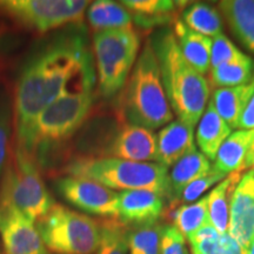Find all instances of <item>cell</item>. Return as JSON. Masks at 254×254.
Wrapping results in <instances>:
<instances>
[{
    "instance_id": "29",
    "label": "cell",
    "mask_w": 254,
    "mask_h": 254,
    "mask_svg": "<svg viewBox=\"0 0 254 254\" xmlns=\"http://www.w3.org/2000/svg\"><path fill=\"white\" fill-rule=\"evenodd\" d=\"M99 225L100 241L95 254H129L126 225L117 218H105Z\"/></svg>"
},
{
    "instance_id": "11",
    "label": "cell",
    "mask_w": 254,
    "mask_h": 254,
    "mask_svg": "<svg viewBox=\"0 0 254 254\" xmlns=\"http://www.w3.org/2000/svg\"><path fill=\"white\" fill-rule=\"evenodd\" d=\"M0 238L4 254H49L34 221L9 206L0 205Z\"/></svg>"
},
{
    "instance_id": "7",
    "label": "cell",
    "mask_w": 254,
    "mask_h": 254,
    "mask_svg": "<svg viewBox=\"0 0 254 254\" xmlns=\"http://www.w3.org/2000/svg\"><path fill=\"white\" fill-rule=\"evenodd\" d=\"M140 37L133 27L93 34V57L98 91L111 98L125 86L140 50Z\"/></svg>"
},
{
    "instance_id": "9",
    "label": "cell",
    "mask_w": 254,
    "mask_h": 254,
    "mask_svg": "<svg viewBox=\"0 0 254 254\" xmlns=\"http://www.w3.org/2000/svg\"><path fill=\"white\" fill-rule=\"evenodd\" d=\"M90 4L82 0H0V15L26 30L46 33L80 24Z\"/></svg>"
},
{
    "instance_id": "32",
    "label": "cell",
    "mask_w": 254,
    "mask_h": 254,
    "mask_svg": "<svg viewBox=\"0 0 254 254\" xmlns=\"http://www.w3.org/2000/svg\"><path fill=\"white\" fill-rule=\"evenodd\" d=\"M227 176H225L224 173L219 172L218 170L212 166L211 170L208 171L205 176L200 177L199 179H196L195 182L190 184L185 190H183L182 195H180L179 202H184V204H192L195 202L196 200L200 199L204 193L208 189H211L212 186L217 185L218 183L222 182Z\"/></svg>"
},
{
    "instance_id": "24",
    "label": "cell",
    "mask_w": 254,
    "mask_h": 254,
    "mask_svg": "<svg viewBox=\"0 0 254 254\" xmlns=\"http://www.w3.org/2000/svg\"><path fill=\"white\" fill-rule=\"evenodd\" d=\"M187 240L192 254H246L228 232L219 233L211 224L200 228Z\"/></svg>"
},
{
    "instance_id": "34",
    "label": "cell",
    "mask_w": 254,
    "mask_h": 254,
    "mask_svg": "<svg viewBox=\"0 0 254 254\" xmlns=\"http://www.w3.org/2000/svg\"><path fill=\"white\" fill-rule=\"evenodd\" d=\"M160 254H189L186 238L173 225H166L163 228Z\"/></svg>"
},
{
    "instance_id": "5",
    "label": "cell",
    "mask_w": 254,
    "mask_h": 254,
    "mask_svg": "<svg viewBox=\"0 0 254 254\" xmlns=\"http://www.w3.org/2000/svg\"><path fill=\"white\" fill-rule=\"evenodd\" d=\"M66 176L85 178L110 190H146L168 194V167L159 163H136L107 157L79 158L64 168Z\"/></svg>"
},
{
    "instance_id": "16",
    "label": "cell",
    "mask_w": 254,
    "mask_h": 254,
    "mask_svg": "<svg viewBox=\"0 0 254 254\" xmlns=\"http://www.w3.org/2000/svg\"><path fill=\"white\" fill-rule=\"evenodd\" d=\"M211 168V160L196 150V147L171 166V171H168L167 198L170 199L172 206H176L179 202L183 190L190 184L205 176Z\"/></svg>"
},
{
    "instance_id": "17",
    "label": "cell",
    "mask_w": 254,
    "mask_h": 254,
    "mask_svg": "<svg viewBox=\"0 0 254 254\" xmlns=\"http://www.w3.org/2000/svg\"><path fill=\"white\" fill-rule=\"evenodd\" d=\"M254 139V129H237L222 142L213 160V166L225 176L245 171L247 154Z\"/></svg>"
},
{
    "instance_id": "14",
    "label": "cell",
    "mask_w": 254,
    "mask_h": 254,
    "mask_svg": "<svg viewBox=\"0 0 254 254\" xmlns=\"http://www.w3.org/2000/svg\"><path fill=\"white\" fill-rule=\"evenodd\" d=\"M164 212V195L152 190H132L118 193L117 219L128 228L158 222Z\"/></svg>"
},
{
    "instance_id": "15",
    "label": "cell",
    "mask_w": 254,
    "mask_h": 254,
    "mask_svg": "<svg viewBox=\"0 0 254 254\" xmlns=\"http://www.w3.org/2000/svg\"><path fill=\"white\" fill-rule=\"evenodd\" d=\"M194 148V127L172 120L157 134V163L171 167Z\"/></svg>"
},
{
    "instance_id": "13",
    "label": "cell",
    "mask_w": 254,
    "mask_h": 254,
    "mask_svg": "<svg viewBox=\"0 0 254 254\" xmlns=\"http://www.w3.org/2000/svg\"><path fill=\"white\" fill-rule=\"evenodd\" d=\"M228 233L247 252L254 237V174H243L232 194Z\"/></svg>"
},
{
    "instance_id": "35",
    "label": "cell",
    "mask_w": 254,
    "mask_h": 254,
    "mask_svg": "<svg viewBox=\"0 0 254 254\" xmlns=\"http://www.w3.org/2000/svg\"><path fill=\"white\" fill-rule=\"evenodd\" d=\"M239 129H254V94L251 98L249 104L244 110L243 114H241L240 120H239Z\"/></svg>"
},
{
    "instance_id": "10",
    "label": "cell",
    "mask_w": 254,
    "mask_h": 254,
    "mask_svg": "<svg viewBox=\"0 0 254 254\" xmlns=\"http://www.w3.org/2000/svg\"><path fill=\"white\" fill-rule=\"evenodd\" d=\"M53 186L65 201L85 213L103 218L118 215V193L99 183L65 176L55 180Z\"/></svg>"
},
{
    "instance_id": "2",
    "label": "cell",
    "mask_w": 254,
    "mask_h": 254,
    "mask_svg": "<svg viewBox=\"0 0 254 254\" xmlns=\"http://www.w3.org/2000/svg\"><path fill=\"white\" fill-rule=\"evenodd\" d=\"M95 79L93 65L82 69L17 139L15 145L24 148L36 163H39L51 148L71 138L91 112Z\"/></svg>"
},
{
    "instance_id": "28",
    "label": "cell",
    "mask_w": 254,
    "mask_h": 254,
    "mask_svg": "<svg viewBox=\"0 0 254 254\" xmlns=\"http://www.w3.org/2000/svg\"><path fill=\"white\" fill-rule=\"evenodd\" d=\"M171 219L173 226L183 234L186 239L209 224L208 218V196H202L195 202L178 206L171 209Z\"/></svg>"
},
{
    "instance_id": "25",
    "label": "cell",
    "mask_w": 254,
    "mask_h": 254,
    "mask_svg": "<svg viewBox=\"0 0 254 254\" xmlns=\"http://www.w3.org/2000/svg\"><path fill=\"white\" fill-rule=\"evenodd\" d=\"M122 4L131 13L132 20L141 27L170 21L176 15L178 6V2L168 0H125Z\"/></svg>"
},
{
    "instance_id": "4",
    "label": "cell",
    "mask_w": 254,
    "mask_h": 254,
    "mask_svg": "<svg viewBox=\"0 0 254 254\" xmlns=\"http://www.w3.org/2000/svg\"><path fill=\"white\" fill-rule=\"evenodd\" d=\"M120 113L125 124L157 129L173 120V111L161 80L158 58L147 40L123 88Z\"/></svg>"
},
{
    "instance_id": "21",
    "label": "cell",
    "mask_w": 254,
    "mask_h": 254,
    "mask_svg": "<svg viewBox=\"0 0 254 254\" xmlns=\"http://www.w3.org/2000/svg\"><path fill=\"white\" fill-rule=\"evenodd\" d=\"M218 8L238 39L254 53V0H224Z\"/></svg>"
},
{
    "instance_id": "20",
    "label": "cell",
    "mask_w": 254,
    "mask_h": 254,
    "mask_svg": "<svg viewBox=\"0 0 254 254\" xmlns=\"http://www.w3.org/2000/svg\"><path fill=\"white\" fill-rule=\"evenodd\" d=\"M254 94V75L250 81L234 87H222L213 90L211 101L219 116L231 128H238L244 110Z\"/></svg>"
},
{
    "instance_id": "1",
    "label": "cell",
    "mask_w": 254,
    "mask_h": 254,
    "mask_svg": "<svg viewBox=\"0 0 254 254\" xmlns=\"http://www.w3.org/2000/svg\"><path fill=\"white\" fill-rule=\"evenodd\" d=\"M90 65H93L92 55L78 32L60 34L33 53L21 69L14 88L15 139L20 138L73 78Z\"/></svg>"
},
{
    "instance_id": "38",
    "label": "cell",
    "mask_w": 254,
    "mask_h": 254,
    "mask_svg": "<svg viewBox=\"0 0 254 254\" xmlns=\"http://www.w3.org/2000/svg\"><path fill=\"white\" fill-rule=\"evenodd\" d=\"M251 171H252V173H253V174H254V166H253V167H252V170H251Z\"/></svg>"
},
{
    "instance_id": "19",
    "label": "cell",
    "mask_w": 254,
    "mask_h": 254,
    "mask_svg": "<svg viewBox=\"0 0 254 254\" xmlns=\"http://www.w3.org/2000/svg\"><path fill=\"white\" fill-rule=\"evenodd\" d=\"M173 34L187 62L202 75L207 74L211 68V38L190 30L182 20L174 21Z\"/></svg>"
},
{
    "instance_id": "18",
    "label": "cell",
    "mask_w": 254,
    "mask_h": 254,
    "mask_svg": "<svg viewBox=\"0 0 254 254\" xmlns=\"http://www.w3.org/2000/svg\"><path fill=\"white\" fill-rule=\"evenodd\" d=\"M231 133V126L219 116L209 99L207 107L196 125L195 140L200 152L209 160H214L218 150Z\"/></svg>"
},
{
    "instance_id": "31",
    "label": "cell",
    "mask_w": 254,
    "mask_h": 254,
    "mask_svg": "<svg viewBox=\"0 0 254 254\" xmlns=\"http://www.w3.org/2000/svg\"><path fill=\"white\" fill-rule=\"evenodd\" d=\"M13 124V104L7 93L0 91V183L9 158V139Z\"/></svg>"
},
{
    "instance_id": "3",
    "label": "cell",
    "mask_w": 254,
    "mask_h": 254,
    "mask_svg": "<svg viewBox=\"0 0 254 254\" xmlns=\"http://www.w3.org/2000/svg\"><path fill=\"white\" fill-rule=\"evenodd\" d=\"M151 43L171 109L180 122L195 127L209 101L208 79L185 59L173 32L158 33Z\"/></svg>"
},
{
    "instance_id": "37",
    "label": "cell",
    "mask_w": 254,
    "mask_h": 254,
    "mask_svg": "<svg viewBox=\"0 0 254 254\" xmlns=\"http://www.w3.org/2000/svg\"><path fill=\"white\" fill-rule=\"evenodd\" d=\"M246 254H254V237H253L252 241H251V245L249 247V250H247Z\"/></svg>"
},
{
    "instance_id": "30",
    "label": "cell",
    "mask_w": 254,
    "mask_h": 254,
    "mask_svg": "<svg viewBox=\"0 0 254 254\" xmlns=\"http://www.w3.org/2000/svg\"><path fill=\"white\" fill-rule=\"evenodd\" d=\"M163 228L159 221L128 228L127 243L129 254H160Z\"/></svg>"
},
{
    "instance_id": "27",
    "label": "cell",
    "mask_w": 254,
    "mask_h": 254,
    "mask_svg": "<svg viewBox=\"0 0 254 254\" xmlns=\"http://www.w3.org/2000/svg\"><path fill=\"white\" fill-rule=\"evenodd\" d=\"M182 18L187 27L211 39L222 34L224 23L221 13L213 6L195 2L183 12Z\"/></svg>"
},
{
    "instance_id": "12",
    "label": "cell",
    "mask_w": 254,
    "mask_h": 254,
    "mask_svg": "<svg viewBox=\"0 0 254 254\" xmlns=\"http://www.w3.org/2000/svg\"><path fill=\"white\" fill-rule=\"evenodd\" d=\"M101 157L136 163L157 161V135L151 129L124 123L105 146Z\"/></svg>"
},
{
    "instance_id": "36",
    "label": "cell",
    "mask_w": 254,
    "mask_h": 254,
    "mask_svg": "<svg viewBox=\"0 0 254 254\" xmlns=\"http://www.w3.org/2000/svg\"><path fill=\"white\" fill-rule=\"evenodd\" d=\"M254 166V139L252 141V145H251V148L249 151V154H247L246 163H245V170L247 168H252Z\"/></svg>"
},
{
    "instance_id": "6",
    "label": "cell",
    "mask_w": 254,
    "mask_h": 254,
    "mask_svg": "<svg viewBox=\"0 0 254 254\" xmlns=\"http://www.w3.org/2000/svg\"><path fill=\"white\" fill-rule=\"evenodd\" d=\"M55 204L34 159L15 145L0 183V205L13 207L38 221Z\"/></svg>"
},
{
    "instance_id": "23",
    "label": "cell",
    "mask_w": 254,
    "mask_h": 254,
    "mask_svg": "<svg viewBox=\"0 0 254 254\" xmlns=\"http://www.w3.org/2000/svg\"><path fill=\"white\" fill-rule=\"evenodd\" d=\"M241 177H243V172L228 174L207 195L209 224L219 233H226L228 230L232 194H233V190H236Z\"/></svg>"
},
{
    "instance_id": "22",
    "label": "cell",
    "mask_w": 254,
    "mask_h": 254,
    "mask_svg": "<svg viewBox=\"0 0 254 254\" xmlns=\"http://www.w3.org/2000/svg\"><path fill=\"white\" fill-rule=\"evenodd\" d=\"M86 17L94 33L132 26V15L122 2L97 0L87 7Z\"/></svg>"
},
{
    "instance_id": "8",
    "label": "cell",
    "mask_w": 254,
    "mask_h": 254,
    "mask_svg": "<svg viewBox=\"0 0 254 254\" xmlns=\"http://www.w3.org/2000/svg\"><path fill=\"white\" fill-rule=\"evenodd\" d=\"M37 230L56 254H95L99 246V221L59 204L37 221Z\"/></svg>"
},
{
    "instance_id": "26",
    "label": "cell",
    "mask_w": 254,
    "mask_h": 254,
    "mask_svg": "<svg viewBox=\"0 0 254 254\" xmlns=\"http://www.w3.org/2000/svg\"><path fill=\"white\" fill-rule=\"evenodd\" d=\"M254 75V60L245 55L234 62L222 64L211 68L208 72V82L211 88L234 87L250 81Z\"/></svg>"
},
{
    "instance_id": "33",
    "label": "cell",
    "mask_w": 254,
    "mask_h": 254,
    "mask_svg": "<svg viewBox=\"0 0 254 254\" xmlns=\"http://www.w3.org/2000/svg\"><path fill=\"white\" fill-rule=\"evenodd\" d=\"M244 56H245V53L241 52L224 34L212 38L211 68L220 66L222 64L234 62V60L243 58Z\"/></svg>"
}]
</instances>
